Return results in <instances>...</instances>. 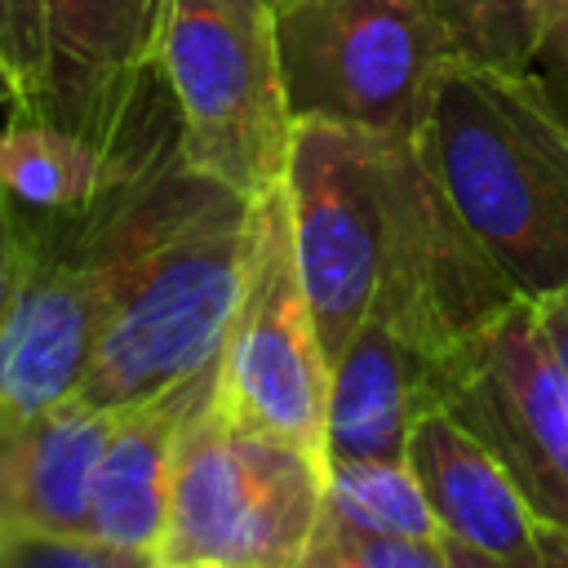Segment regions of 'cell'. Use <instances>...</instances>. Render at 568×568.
Instances as JSON below:
<instances>
[{"mask_svg": "<svg viewBox=\"0 0 568 568\" xmlns=\"http://www.w3.org/2000/svg\"><path fill=\"white\" fill-rule=\"evenodd\" d=\"M248 200L195 173L178 138L129 182V253L80 399L120 413L222 359Z\"/></svg>", "mask_w": 568, "mask_h": 568, "instance_id": "1", "label": "cell"}, {"mask_svg": "<svg viewBox=\"0 0 568 568\" xmlns=\"http://www.w3.org/2000/svg\"><path fill=\"white\" fill-rule=\"evenodd\" d=\"M413 142L519 297L568 288V102L532 67L453 53Z\"/></svg>", "mask_w": 568, "mask_h": 568, "instance_id": "2", "label": "cell"}, {"mask_svg": "<svg viewBox=\"0 0 568 568\" xmlns=\"http://www.w3.org/2000/svg\"><path fill=\"white\" fill-rule=\"evenodd\" d=\"M155 71L169 89L182 160L257 200L284 186L293 111L280 75L271 4L169 0Z\"/></svg>", "mask_w": 568, "mask_h": 568, "instance_id": "3", "label": "cell"}, {"mask_svg": "<svg viewBox=\"0 0 568 568\" xmlns=\"http://www.w3.org/2000/svg\"><path fill=\"white\" fill-rule=\"evenodd\" d=\"M320 510L324 466L231 413L213 386L178 435L155 559L297 568Z\"/></svg>", "mask_w": 568, "mask_h": 568, "instance_id": "4", "label": "cell"}, {"mask_svg": "<svg viewBox=\"0 0 568 568\" xmlns=\"http://www.w3.org/2000/svg\"><path fill=\"white\" fill-rule=\"evenodd\" d=\"M133 173L80 213L9 204L18 222V284L0 324V439L80 390L129 253Z\"/></svg>", "mask_w": 568, "mask_h": 568, "instance_id": "5", "label": "cell"}, {"mask_svg": "<svg viewBox=\"0 0 568 568\" xmlns=\"http://www.w3.org/2000/svg\"><path fill=\"white\" fill-rule=\"evenodd\" d=\"M293 120L417 138L430 80L453 58L435 0H275Z\"/></svg>", "mask_w": 568, "mask_h": 568, "instance_id": "6", "label": "cell"}, {"mask_svg": "<svg viewBox=\"0 0 568 568\" xmlns=\"http://www.w3.org/2000/svg\"><path fill=\"white\" fill-rule=\"evenodd\" d=\"M515 284L466 226L413 138L377 155V293L382 320L426 373L515 302Z\"/></svg>", "mask_w": 568, "mask_h": 568, "instance_id": "7", "label": "cell"}, {"mask_svg": "<svg viewBox=\"0 0 568 568\" xmlns=\"http://www.w3.org/2000/svg\"><path fill=\"white\" fill-rule=\"evenodd\" d=\"M422 404H439L501 462L537 528L568 532V373L532 297H515L439 359Z\"/></svg>", "mask_w": 568, "mask_h": 568, "instance_id": "8", "label": "cell"}, {"mask_svg": "<svg viewBox=\"0 0 568 568\" xmlns=\"http://www.w3.org/2000/svg\"><path fill=\"white\" fill-rule=\"evenodd\" d=\"M328 355L297 271L284 186L248 200L240 293L222 342L217 395L257 430L324 466Z\"/></svg>", "mask_w": 568, "mask_h": 568, "instance_id": "9", "label": "cell"}, {"mask_svg": "<svg viewBox=\"0 0 568 568\" xmlns=\"http://www.w3.org/2000/svg\"><path fill=\"white\" fill-rule=\"evenodd\" d=\"M386 133L297 120L284 195L297 271L333 359L364 328L377 293V155Z\"/></svg>", "mask_w": 568, "mask_h": 568, "instance_id": "10", "label": "cell"}, {"mask_svg": "<svg viewBox=\"0 0 568 568\" xmlns=\"http://www.w3.org/2000/svg\"><path fill=\"white\" fill-rule=\"evenodd\" d=\"M169 0H44V93L36 115L106 151H138L178 129L155 53Z\"/></svg>", "mask_w": 568, "mask_h": 568, "instance_id": "11", "label": "cell"}, {"mask_svg": "<svg viewBox=\"0 0 568 568\" xmlns=\"http://www.w3.org/2000/svg\"><path fill=\"white\" fill-rule=\"evenodd\" d=\"M404 462L413 466L422 497L435 515L444 550L528 564L541 550V528L519 497L501 462L439 404H422L408 426Z\"/></svg>", "mask_w": 568, "mask_h": 568, "instance_id": "12", "label": "cell"}, {"mask_svg": "<svg viewBox=\"0 0 568 568\" xmlns=\"http://www.w3.org/2000/svg\"><path fill=\"white\" fill-rule=\"evenodd\" d=\"M217 364H209L204 373H195L142 404L111 413V430L102 439V453L93 466V488H89V537L93 541L155 559L164 519H169L178 435H182L186 417L217 386Z\"/></svg>", "mask_w": 568, "mask_h": 568, "instance_id": "13", "label": "cell"}, {"mask_svg": "<svg viewBox=\"0 0 568 568\" xmlns=\"http://www.w3.org/2000/svg\"><path fill=\"white\" fill-rule=\"evenodd\" d=\"M111 413L80 395L31 417L0 439V537L58 532L89 537V488Z\"/></svg>", "mask_w": 568, "mask_h": 568, "instance_id": "14", "label": "cell"}, {"mask_svg": "<svg viewBox=\"0 0 568 568\" xmlns=\"http://www.w3.org/2000/svg\"><path fill=\"white\" fill-rule=\"evenodd\" d=\"M422 382L426 364L382 320L368 315L328 373L324 470L328 462L404 457L408 426L422 404Z\"/></svg>", "mask_w": 568, "mask_h": 568, "instance_id": "15", "label": "cell"}, {"mask_svg": "<svg viewBox=\"0 0 568 568\" xmlns=\"http://www.w3.org/2000/svg\"><path fill=\"white\" fill-rule=\"evenodd\" d=\"M178 129L138 151H106L62 124L9 115L0 129V195L27 213H80L142 169Z\"/></svg>", "mask_w": 568, "mask_h": 568, "instance_id": "16", "label": "cell"}, {"mask_svg": "<svg viewBox=\"0 0 568 568\" xmlns=\"http://www.w3.org/2000/svg\"><path fill=\"white\" fill-rule=\"evenodd\" d=\"M324 506L355 528L439 541L435 515L422 497V484L404 457L373 462H328L324 470Z\"/></svg>", "mask_w": 568, "mask_h": 568, "instance_id": "17", "label": "cell"}, {"mask_svg": "<svg viewBox=\"0 0 568 568\" xmlns=\"http://www.w3.org/2000/svg\"><path fill=\"white\" fill-rule=\"evenodd\" d=\"M448 44L470 62L532 67L568 18V0H435Z\"/></svg>", "mask_w": 568, "mask_h": 568, "instance_id": "18", "label": "cell"}, {"mask_svg": "<svg viewBox=\"0 0 568 568\" xmlns=\"http://www.w3.org/2000/svg\"><path fill=\"white\" fill-rule=\"evenodd\" d=\"M297 568H448V555L444 541L368 532L324 506Z\"/></svg>", "mask_w": 568, "mask_h": 568, "instance_id": "19", "label": "cell"}, {"mask_svg": "<svg viewBox=\"0 0 568 568\" xmlns=\"http://www.w3.org/2000/svg\"><path fill=\"white\" fill-rule=\"evenodd\" d=\"M0 93L13 115H36L44 93V0H0Z\"/></svg>", "mask_w": 568, "mask_h": 568, "instance_id": "20", "label": "cell"}, {"mask_svg": "<svg viewBox=\"0 0 568 568\" xmlns=\"http://www.w3.org/2000/svg\"><path fill=\"white\" fill-rule=\"evenodd\" d=\"M151 555L120 550L93 537H58V532H4L0 568H151Z\"/></svg>", "mask_w": 568, "mask_h": 568, "instance_id": "21", "label": "cell"}, {"mask_svg": "<svg viewBox=\"0 0 568 568\" xmlns=\"http://www.w3.org/2000/svg\"><path fill=\"white\" fill-rule=\"evenodd\" d=\"M444 555H448V568H568V532L541 528V550L528 564H493V559H475L457 550H444Z\"/></svg>", "mask_w": 568, "mask_h": 568, "instance_id": "22", "label": "cell"}, {"mask_svg": "<svg viewBox=\"0 0 568 568\" xmlns=\"http://www.w3.org/2000/svg\"><path fill=\"white\" fill-rule=\"evenodd\" d=\"M13 284H18V222H13L9 200L0 195V324L13 297Z\"/></svg>", "mask_w": 568, "mask_h": 568, "instance_id": "23", "label": "cell"}, {"mask_svg": "<svg viewBox=\"0 0 568 568\" xmlns=\"http://www.w3.org/2000/svg\"><path fill=\"white\" fill-rule=\"evenodd\" d=\"M537 315H541V324H546V337H550V346H555L564 373H568V288H559V293H550V297H537Z\"/></svg>", "mask_w": 568, "mask_h": 568, "instance_id": "24", "label": "cell"}, {"mask_svg": "<svg viewBox=\"0 0 568 568\" xmlns=\"http://www.w3.org/2000/svg\"><path fill=\"white\" fill-rule=\"evenodd\" d=\"M541 58H555V62H559V71L568 75V18H564V27L550 36V44H546V53H541Z\"/></svg>", "mask_w": 568, "mask_h": 568, "instance_id": "25", "label": "cell"}, {"mask_svg": "<svg viewBox=\"0 0 568 568\" xmlns=\"http://www.w3.org/2000/svg\"><path fill=\"white\" fill-rule=\"evenodd\" d=\"M151 568H213V564H186V559H155Z\"/></svg>", "mask_w": 568, "mask_h": 568, "instance_id": "26", "label": "cell"}, {"mask_svg": "<svg viewBox=\"0 0 568 568\" xmlns=\"http://www.w3.org/2000/svg\"><path fill=\"white\" fill-rule=\"evenodd\" d=\"M262 4H275V0H262Z\"/></svg>", "mask_w": 568, "mask_h": 568, "instance_id": "27", "label": "cell"}]
</instances>
